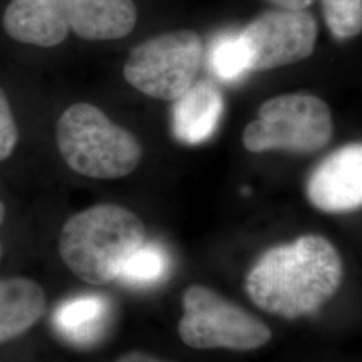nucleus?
<instances>
[{
  "mask_svg": "<svg viewBox=\"0 0 362 362\" xmlns=\"http://www.w3.org/2000/svg\"><path fill=\"white\" fill-rule=\"evenodd\" d=\"M344 260L322 235L310 233L267 250L246 276V293L260 310L297 320L320 310L344 279Z\"/></svg>",
  "mask_w": 362,
  "mask_h": 362,
  "instance_id": "obj_1",
  "label": "nucleus"
},
{
  "mask_svg": "<svg viewBox=\"0 0 362 362\" xmlns=\"http://www.w3.org/2000/svg\"><path fill=\"white\" fill-rule=\"evenodd\" d=\"M146 242L141 219L116 204H98L67 220L59 255L69 270L93 286L117 281L130 255Z\"/></svg>",
  "mask_w": 362,
  "mask_h": 362,
  "instance_id": "obj_2",
  "label": "nucleus"
},
{
  "mask_svg": "<svg viewBox=\"0 0 362 362\" xmlns=\"http://www.w3.org/2000/svg\"><path fill=\"white\" fill-rule=\"evenodd\" d=\"M57 144L66 164L91 179L124 177L143 158L134 134L88 103L71 105L58 119Z\"/></svg>",
  "mask_w": 362,
  "mask_h": 362,
  "instance_id": "obj_3",
  "label": "nucleus"
},
{
  "mask_svg": "<svg viewBox=\"0 0 362 362\" xmlns=\"http://www.w3.org/2000/svg\"><path fill=\"white\" fill-rule=\"evenodd\" d=\"M334 121L324 100L305 93L276 95L260 106L243 132L247 151L315 153L332 141Z\"/></svg>",
  "mask_w": 362,
  "mask_h": 362,
  "instance_id": "obj_4",
  "label": "nucleus"
},
{
  "mask_svg": "<svg viewBox=\"0 0 362 362\" xmlns=\"http://www.w3.org/2000/svg\"><path fill=\"white\" fill-rule=\"evenodd\" d=\"M181 341L194 349L250 351L267 345L272 329L208 286H189L182 297Z\"/></svg>",
  "mask_w": 362,
  "mask_h": 362,
  "instance_id": "obj_5",
  "label": "nucleus"
},
{
  "mask_svg": "<svg viewBox=\"0 0 362 362\" xmlns=\"http://www.w3.org/2000/svg\"><path fill=\"white\" fill-rule=\"evenodd\" d=\"M203 57L204 46L197 33L170 31L134 47L124 66V77L148 97L175 101L196 82Z\"/></svg>",
  "mask_w": 362,
  "mask_h": 362,
  "instance_id": "obj_6",
  "label": "nucleus"
},
{
  "mask_svg": "<svg viewBox=\"0 0 362 362\" xmlns=\"http://www.w3.org/2000/svg\"><path fill=\"white\" fill-rule=\"evenodd\" d=\"M240 35L250 70L266 71L309 58L315 49L318 23L306 10H270L248 23Z\"/></svg>",
  "mask_w": 362,
  "mask_h": 362,
  "instance_id": "obj_7",
  "label": "nucleus"
},
{
  "mask_svg": "<svg viewBox=\"0 0 362 362\" xmlns=\"http://www.w3.org/2000/svg\"><path fill=\"white\" fill-rule=\"evenodd\" d=\"M313 207L326 214H346L362 204V145H345L322 160L308 181Z\"/></svg>",
  "mask_w": 362,
  "mask_h": 362,
  "instance_id": "obj_8",
  "label": "nucleus"
},
{
  "mask_svg": "<svg viewBox=\"0 0 362 362\" xmlns=\"http://www.w3.org/2000/svg\"><path fill=\"white\" fill-rule=\"evenodd\" d=\"M172 130L177 141L199 145L209 140L219 128L226 110L224 95L212 81H199L173 101Z\"/></svg>",
  "mask_w": 362,
  "mask_h": 362,
  "instance_id": "obj_9",
  "label": "nucleus"
},
{
  "mask_svg": "<svg viewBox=\"0 0 362 362\" xmlns=\"http://www.w3.org/2000/svg\"><path fill=\"white\" fill-rule=\"evenodd\" d=\"M3 26L8 37L39 47L61 45L70 30L64 0H13Z\"/></svg>",
  "mask_w": 362,
  "mask_h": 362,
  "instance_id": "obj_10",
  "label": "nucleus"
},
{
  "mask_svg": "<svg viewBox=\"0 0 362 362\" xmlns=\"http://www.w3.org/2000/svg\"><path fill=\"white\" fill-rule=\"evenodd\" d=\"M69 27L86 40L125 38L137 23L133 0H64Z\"/></svg>",
  "mask_w": 362,
  "mask_h": 362,
  "instance_id": "obj_11",
  "label": "nucleus"
},
{
  "mask_svg": "<svg viewBox=\"0 0 362 362\" xmlns=\"http://www.w3.org/2000/svg\"><path fill=\"white\" fill-rule=\"evenodd\" d=\"M110 313L112 306L107 298L83 294L64 300L52 315V325L69 344L88 348L104 337Z\"/></svg>",
  "mask_w": 362,
  "mask_h": 362,
  "instance_id": "obj_12",
  "label": "nucleus"
},
{
  "mask_svg": "<svg viewBox=\"0 0 362 362\" xmlns=\"http://www.w3.org/2000/svg\"><path fill=\"white\" fill-rule=\"evenodd\" d=\"M45 311L42 286L27 278L0 279V345L25 334Z\"/></svg>",
  "mask_w": 362,
  "mask_h": 362,
  "instance_id": "obj_13",
  "label": "nucleus"
},
{
  "mask_svg": "<svg viewBox=\"0 0 362 362\" xmlns=\"http://www.w3.org/2000/svg\"><path fill=\"white\" fill-rule=\"evenodd\" d=\"M170 266V255L164 246L145 242L125 262L117 281L132 288H149L168 276Z\"/></svg>",
  "mask_w": 362,
  "mask_h": 362,
  "instance_id": "obj_14",
  "label": "nucleus"
},
{
  "mask_svg": "<svg viewBox=\"0 0 362 362\" xmlns=\"http://www.w3.org/2000/svg\"><path fill=\"white\" fill-rule=\"evenodd\" d=\"M209 71L221 82H239L250 73V59L240 33H226L214 39L207 52Z\"/></svg>",
  "mask_w": 362,
  "mask_h": 362,
  "instance_id": "obj_15",
  "label": "nucleus"
},
{
  "mask_svg": "<svg viewBox=\"0 0 362 362\" xmlns=\"http://www.w3.org/2000/svg\"><path fill=\"white\" fill-rule=\"evenodd\" d=\"M325 21L332 35L346 40L362 31V0H322Z\"/></svg>",
  "mask_w": 362,
  "mask_h": 362,
  "instance_id": "obj_16",
  "label": "nucleus"
},
{
  "mask_svg": "<svg viewBox=\"0 0 362 362\" xmlns=\"http://www.w3.org/2000/svg\"><path fill=\"white\" fill-rule=\"evenodd\" d=\"M19 132L4 91L0 89V161L13 155Z\"/></svg>",
  "mask_w": 362,
  "mask_h": 362,
  "instance_id": "obj_17",
  "label": "nucleus"
},
{
  "mask_svg": "<svg viewBox=\"0 0 362 362\" xmlns=\"http://www.w3.org/2000/svg\"><path fill=\"white\" fill-rule=\"evenodd\" d=\"M117 362H169L165 360H160L152 354H148L145 351H129L124 356H121Z\"/></svg>",
  "mask_w": 362,
  "mask_h": 362,
  "instance_id": "obj_18",
  "label": "nucleus"
},
{
  "mask_svg": "<svg viewBox=\"0 0 362 362\" xmlns=\"http://www.w3.org/2000/svg\"><path fill=\"white\" fill-rule=\"evenodd\" d=\"M279 8L286 10H306L315 0H267Z\"/></svg>",
  "mask_w": 362,
  "mask_h": 362,
  "instance_id": "obj_19",
  "label": "nucleus"
},
{
  "mask_svg": "<svg viewBox=\"0 0 362 362\" xmlns=\"http://www.w3.org/2000/svg\"><path fill=\"white\" fill-rule=\"evenodd\" d=\"M4 215H6V209H4V206H3V203L0 202V226H1L3 220H4ZM0 258H1V246H0Z\"/></svg>",
  "mask_w": 362,
  "mask_h": 362,
  "instance_id": "obj_20",
  "label": "nucleus"
}]
</instances>
